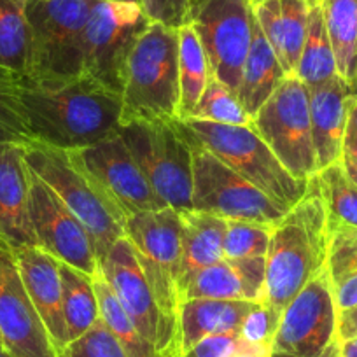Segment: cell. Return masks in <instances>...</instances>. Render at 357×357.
Instances as JSON below:
<instances>
[{"label": "cell", "mask_w": 357, "mask_h": 357, "mask_svg": "<svg viewBox=\"0 0 357 357\" xmlns=\"http://www.w3.org/2000/svg\"><path fill=\"white\" fill-rule=\"evenodd\" d=\"M18 100L32 139L58 149L95 146L121 126V95L82 75L70 81L22 75Z\"/></svg>", "instance_id": "1"}, {"label": "cell", "mask_w": 357, "mask_h": 357, "mask_svg": "<svg viewBox=\"0 0 357 357\" xmlns=\"http://www.w3.org/2000/svg\"><path fill=\"white\" fill-rule=\"evenodd\" d=\"M329 215L315 178L296 205L275 225L266 252L263 303L282 315L293 298L326 268Z\"/></svg>", "instance_id": "2"}, {"label": "cell", "mask_w": 357, "mask_h": 357, "mask_svg": "<svg viewBox=\"0 0 357 357\" xmlns=\"http://www.w3.org/2000/svg\"><path fill=\"white\" fill-rule=\"evenodd\" d=\"M29 167L60 197L82 222L93 242L98 264L126 233V218L72 151L32 140L25 146Z\"/></svg>", "instance_id": "3"}, {"label": "cell", "mask_w": 357, "mask_h": 357, "mask_svg": "<svg viewBox=\"0 0 357 357\" xmlns=\"http://www.w3.org/2000/svg\"><path fill=\"white\" fill-rule=\"evenodd\" d=\"M178 29L149 23L130 51L121 89V125L178 119Z\"/></svg>", "instance_id": "4"}, {"label": "cell", "mask_w": 357, "mask_h": 357, "mask_svg": "<svg viewBox=\"0 0 357 357\" xmlns=\"http://www.w3.org/2000/svg\"><path fill=\"white\" fill-rule=\"evenodd\" d=\"M181 123L198 144L287 211L307 193L308 181L293 177L252 126L219 125L195 118Z\"/></svg>", "instance_id": "5"}, {"label": "cell", "mask_w": 357, "mask_h": 357, "mask_svg": "<svg viewBox=\"0 0 357 357\" xmlns=\"http://www.w3.org/2000/svg\"><path fill=\"white\" fill-rule=\"evenodd\" d=\"M97 0H25L30 30L29 77L70 81L82 75V46Z\"/></svg>", "instance_id": "6"}, {"label": "cell", "mask_w": 357, "mask_h": 357, "mask_svg": "<svg viewBox=\"0 0 357 357\" xmlns=\"http://www.w3.org/2000/svg\"><path fill=\"white\" fill-rule=\"evenodd\" d=\"M118 133L167 207L178 214L193 211V147L178 119L130 121Z\"/></svg>", "instance_id": "7"}, {"label": "cell", "mask_w": 357, "mask_h": 357, "mask_svg": "<svg viewBox=\"0 0 357 357\" xmlns=\"http://www.w3.org/2000/svg\"><path fill=\"white\" fill-rule=\"evenodd\" d=\"M178 126L193 147V193L191 207L226 221H250L277 225L287 208L240 177L218 156L191 137L178 119Z\"/></svg>", "instance_id": "8"}, {"label": "cell", "mask_w": 357, "mask_h": 357, "mask_svg": "<svg viewBox=\"0 0 357 357\" xmlns=\"http://www.w3.org/2000/svg\"><path fill=\"white\" fill-rule=\"evenodd\" d=\"M250 126L293 177L310 181L317 174L312 142L310 89L296 75H286L272 97L252 116Z\"/></svg>", "instance_id": "9"}, {"label": "cell", "mask_w": 357, "mask_h": 357, "mask_svg": "<svg viewBox=\"0 0 357 357\" xmlns=\"http://www.w3.org/2000/svg\"><path fill=\"white\" fill-rule=\"evenodd\" d=\"M183 229V218L170 207L135 212L126 218L125 236L132 242L140 268L161 312L177 333Z\"/></svg>", "instance_id": "10"}, {"label": "cell", "mask_w": 357, "mask_h": 357, "mask_svg": "<svg viewBox=\"0 0 357 357\" xmlns=\"http://www.w3.org/2000/svg\"><path fill=\"white\" fill-rule=\"evenodd\" d=\"M149 23L133 0H97L84 30L82 77L121 95L130 51Z\"/></svg>", "instance_id": "11"}, {"label": "cell", "mask_w": 357, "mask_h": 357, "mask_svg": "<svg viewBox=\"0 0 357 357\" xmlns=\"http://www.w3.org/2000/svg\"><path fill=\"white\" fill-rule=\"evenodd\" d=\"M336 321L333 282L324 268L284 308L272 357H328L338 345Z\"/></svg>", "instance_id": "12"}, {"label": "cell", "mask_w": 357, "mask_h": 357, "mask_svg": "<svg viewBox=\"0 0 357 357\" xmlns=\"http://www.w3.org/2000/svg\"><path fill=\"white\" fill-rule=\"evenodd\" d=\"M190 25L204 46L214 77L236 93L252 43V8L245 0H198Z\"/></svg>", "instance_id": "13"}, {"label": "cell", "mask_w": 357, "mask_h": 357, "mask_svg": "<svg viewBox=\"0 0 357 357\" xmlns=\"http://www.w3.org/2000/svg\"><path fill=\"white\" fill-rule=\"evenodd\" d=\"M100 270L116 298L140 335L160 357H178V333L161 312L149 282L140 268L132 242L126 236L112 245L100 263Z\"/></svg>", "instance_id": "14"}, {"label": "cell", "mask_w": 357, "mask_h": 357, "mask_svg": "<svg viewBox=\"0 0 357 357\" xmlns=\"http://www.w3.org/2000/svg\"><path fill=\"white\" fill-rule=\"evenodd\" d=\"M30 222L39 249L91 277L98 272L97 252L82 222L32 168Z\"/></svg>", "instance_id": "15"}, {"label": "cell", "mask_w": 357, "mask_h": 357, "mask_svg": "<svg viewBox=\"0 0 357 357\" xmlns=\"http://www.w3.org/2000/svg\"><path fill=\"white\" fill-rule=\"evenodd\" d=\"M0 342L13 357H58L25 289L15 252L0 240Z\"/></svg>", "instance_id": "16"}, {"label": "cell", "mask_w": 357, "mask_h": 357, "mask_svg": "<svg viewBox=\"0 0 357 357\" xmlns=\"http://www.w3.org/2000/svg\"><path fill=\"white\" fill-rule=\"evenodd\" d=\"M72 153L126 215L167 207L133 160L119 133Z\"/></svg>", "instance_id": "17"}, {"label": "cell", "mask_w": 357, "mask_h": 357, "mask_svg": "<svg viewBox=\"0 0 357 357\" xmlns=\"http://www.w3.org/2000/svg\"><path fill=\"white\" fill-rule=\"evenodd\" d=\"M0 240L11 250L37 247L30 222V167L25 144H0Z\"/></svg>", "instance_id": "18"}, {"label": "cell", "mask_w": 357, "mask_h": 357, "mask_svg": "<svg viewBox=\"0 0 357 357\" xmlns=\"http://www.w3.org/2000/svg\"><path fill=\"white\" fill-rule=\"evenodd\" d=\"M13 252L26 293L60 356L68 343L61 303L60 261L39 247H23Z\"/></svg>", "instance_id": "19"}, {"label": "cell", "mask_w": 357, "mask_h": 357, "mask_svg": "<svg viewBox=\"0 0 357 357\" xmlns=\"http://www.w3.org/2000/svg\"><path fill=\"white\" fill-rule=\"evenodd\" d=\"M310 89V125L317 172L342 161L349 109L357 91L340 75Z\"/></svg>", "instance_id": "20"}, {"label": "cell", "mask_w": 357, "mask_h": 357, "mask_svg": "<svg viewBox=\"0 0 357 357\" xmlns=\"http://www.w3.org/2000/svg\"><path fill=\"white\" fill-rule=\"evenodd\" d=\"M252 11L286 74H294L307 39L310 0H268Z\"/></svg>", "instance_id": "21"}, {"label": "cell", "mask_w": 357, "mask_h": 357, "mask_svg": "<svg viewBox=\"0 0 357 357\" xmlns=\"http://www.w3.org/2000/svg\"><path fill=\"white\" fill-rule=\"evenodd\" d=\"M256 305L257 301L205 300V298L183 300L178 305L177 317L181 354L186 352L205 336L240 333L243 319Z\"/></svg>", "instance_id": "22"}, {"label": "cell", "mask_w": 357, "mask_h": 357, "mask_svg": "<svg viewBox=\"0 0 357 357\" xmlns=\"http://www.w3.org/2000/svg\"><path fill=\"white\" fill-rule=\"evenodd\" d=\"M183 218V256L178 270V296L204 268L225 259L226 219L191 211Z\"/></svg>", "instance_id": "23"}, {"label": "cell", "mask_w": 357, "mask_h": 357, "mask_svg": "<svg viewBox=\"0 0 357 357\" xmlns=\"http://www.w3.org/2000/svg\"><path fill=\"white\" fill-rule=\"evenodd\" d=\"M286 70L280 65L279 58L273 53L272 46L264 37L263 30L254 18V33L249 53L243 61L242 77H240L238 97L247 114L252 118L261 105L272 97L280 82L286 79Z\"/></svg>", "instance_id": "24"}, {"label": "cell", "mask_w": 357, "mask_h": 357, "mask_svg": "<svg viewBox=\"0 0 357 357\" xmlns=\"http://www.w3.org/2000/svg\"><path fill=\"white\" fill-rule=\"evenodd\" d=\"M336 72L357 91V0H321Z\"/></svg>", "instance_id": "25"}, {"label": "cell", "mask_w": 357, "mask_h": 357, "mask_svg": "<svg viewBox=\"0 0 357 357\" xmlns=\"http://www.w3.org/2000/svg\"><path fill=\"white\" fill-rule=\"evenodd\" d=\"M60 280L67 342L70 343L84 335L100 319V310L93 277L60 261Z\"/></svg>", "instance_id": "26"}, {"label": "cell", "mask_w": 357, "mask_h": 357, "mask_svg": "<svg viewBox=\"0 0 357 357\" xmlns=\"http://www.w3.org/2000/svg\"><path fill=\"white\" fill-rule=\"evenodd\" d=\"M211 77H214L212 67L197 32L190 23L181 26L178 29V86H181L178 119L190 118Z\"/></svg>", "instance_id": "27"}, {"label": "cell", "mask_w": 357, "mask_h": 357, "mask_svg": "<svg viewBox=\"0 0 357 357\" xmlns=\"http://www.w3.org/2000/svg\"><path fill=\"white\" fill-rule=\"evenodd\" d=\"M294 75L308 88H315L338 75L335 54L326 30L321 0H310L307 39Z\"/></svg>", "instance_id": "28"}, {"label": "cell", "mask_w": 357, "mask_h": 357, "mask_svg": "<svg viewBox=\"0 0 357 357\" xmlns=\"http://www.w3.org/2000/svg\"><path fill=\"white\" fill-rule=\"evenodd\" d=\"M93 287L97 293L100 319L107 326L109 331L116 336V340L121 343L128 357H160L154 347L140 335L125 308L121 307L100 268L93 275Z\"/></svg>", "instance_id": "29"}, {"label": "cell", "mask_w": 357, "mask_h": 357, "mask_svg": "<svg viewBox=\"0 0 357 357\" xmlns=\"http://www.w3.org/2000/svg\"><path fill=\"white\" fill-rule=\"evenodd\" d=\"M0 67L22 75L30 70V30L25 0H0Z\"/></svg>", "instance_id": "30"}, {"label": "cell", "mask_w": 357, "mask_h": 357, "mask_svg": "<svg viewBox=\"0 0 357 357\" xmlns=\"http://www.w3.org/2000/svg\"><path fill=\"white\" fill-rule=\"evenodd\" d=\"M314 178L324 200L329 221L357 226V186L342 161L321 168Z\"/></svg>", "instance_id": "31"}, {"label": "cell", "mask_w": 357, "mask_h": 357, "mask_svg": "<svg viewBox=\"0 0 357 357\" xmlns=\"http://www.w3.org/2000/svg\"><path fill=\"white\" fill-rule=\"evenodd\" d=\"M205 298V300L249 301L245 282L235 259H221L212 266L204 268L193 277L184 289L183 300Z\"/></svg>", "instance_id": "32"}, {"label": "cell", "mask_w": 357, "mask_h": 357, "mask_svg": "<svg viewBox=\"0 0 357 357\" xmlns=\"http://www.w3.org/2000/svg\"><path fill=\"white\" fill-rule=\"evenodd\" d=\"M190 118L229 126H250L252 118L240 104L235 91L219 79L211 77Z\"/></svg>", "instance_id": "33"}, {"label": "cell", "mask_w": 357, "mask_h": 357, "mask_svg": "<svg viewBox=\"0 0 357 357\" xmlns=\"http://www.w3.org/2000/svg\"><path fill=\"white\" fill-rule=\"evenodd\" d=\"M22 74L0 67V144L32 142L18 100V82Z\"/></svg>", "instance_id": "34"}, {"label": "cell", "mask_w": 357, "mask_h": 357, "mask_svg": "<svg viewBox=\"0 0 357 357\" xmlns=\"http://www.w3.org/2000/svg\"><path fill=\"white\" fill-rule=\"evenodd\" d=\"M275 225L250 221H226L225 259L266 256Z\"/></svg>", "instance_id": "35"}, {"label": "cell", "mask_w": 357, "mask_h": 357, "mask_svg": "<svg viewBox=\"0 0 357 357\" xmlns=\"http://www.w3.org/2000/svg\"><path fill=\"white\" fill-rule=\"evenodd\" d=\"M328 273L333 286L357 273V226L329 221Z\"/></svg>", "instance_id": "36"}, {"label": "cell", "mask_w": 357, "mask_h": 357, "mask_svg": "<svg viewBox=\"0 0 357 357\" xmlns=\"http://www.w3.org/2000/svg\"><path fill=\"white\" fill-rule=\"evenodd\" d=\"M58 357H128V354L98 319L84 335L68 343Z\"/></svg>", "instance_id": "37"}, {"label": "cell", "mask_w": 357, "mask_h": 357, "mask_svg": "<svg viewBox=\"0 0 357 357\" xmlns=\"http://www.w3.org/2000/svg\"><path fill=\"white\" fill-rule=\"evenodd\" d=\"M280 314L264 305L263 301L257 303L252 310L243 319L240 336L247 343H263V345H272L273 338L279 329Z\"/></svg>", "instance_id": "38"}, {"label": "cell", "mask_w": 357, "mask_h": 357, "mask_svg": "<svg viewBox=\"0 0 357 357\" xmlns=\"http://www.w3.org/2000/svg\"><path fill=\"white\" fill-rule=\"evenodd\" d=\"M151 23L181 29L191 18L190 0H133Z\"/></svg>", "instance_id": "39"}, {"label": "cell", "mask_w": 357, "mask_h": 357, "mask_svg": "<svg viewBox=\"0 0 357 357\" xmlns=\"http://www.w3.org/2000/svg\"><path fill=\"white\" fill-rule=\"evenodd\" d=\"M240 333H225V335H211L195 343L191 349L181 354V357H229L242 345Z\"/></svg>", "instance_id": "40"}, {"label": "cell", "mask_w": 357, "mask_h": 357, "mask_svg": "<svg viewBox=\"0 0 357 357\" xmlns=\"http://www.w3.org/2000/svg\"><path fill=\"white\" fill-rule=\"evenodd\" d=\"M333 293H335V303L336 310H349V308L357 305V273L347 277V279L340 280L338 284L333 286Z\"/></svg>", "instance_id": "41"}, {"label": "cell", "mask_w": 357, "mask_h": 357, "mask_svg": "<svg viewBox=\"0 0 357 357\" xmlns=\"http://www.w3.org/2000/svg\"><path fill=\"white\" fill-rule=\"evenodd\" d=\"M336 338L342 340L357 338V305L349 310L338 312V321H336Z\"/></svg>", "instance_id": "42"}, {"label": "cell", "mask_w": 357, "mask_h": 357, "mask_svg": "<svg viewBox=\"0 0 357 357\" xmlns=\"http://www.w3.org/2000/svg\"><path fill=\"white\" fill-rule=\"evenodd\" d=\"M357 153V97L354 98L352 105L349 109V118H347L345 139H343V154Z\"/></svg>", "instance_id": "43"}, {"label": "cell", "mask_w": 357, "mask_h": 357, "mask_svg": "<svg viewBox=\"0 0 357 357\" xmlns=\"http://www.w3.org/2000/svg\"><path fill=\"white\" fill-rule=\"evenodd\" d=\"M229 357H272V345L242 342L238 350Z\"/></svg>", "instance_id": "44"}, {"label": "cell", "mask_w": 357, "mask_h": 357, "mask_svg": "<svg viewBox=\"0 0 357 357\" xmlns=\"http://www.w3.org/2000/svg\"><path fill=\"white\" fill-rule=\"evenodd\" d=\"M338 356L357 357V338L342 340V342H338Z\"/></svg>", "instance_id": "45"}, {"label": "cell", "mask_w": 357, "mask_h": 357, "mask_svg": "<svg viewBox=\"0 0 357 357\" xmlns=\"http://www.w3.org/2000/svg\"><path fill=\"white\" fill-rule=\"evenodd\" d=\"M342 163H343V167H345L349 177L352 178L354 184L357 186V153L356 154H343Z\"/></svg>", "instance_id": "46"}, {"label": "cell", "mask_w": 357, "mask_h": 357, "mask_svg": "<svg viewBox=\"0 0 357 357\" xmlns=\"http://www.w3.org/2000/svg\"><path fill=\"white\" fill-rule=\"evenodd\" d=\"M247 4L250 6V8H257V6H261V4H264V2H268V0H245Z\"/></svg>", "instance_id": "47"}, {"label": "cell", "mask_w": 357, "mask_h": 357, "mask_svg": "<svg viewBox=\"0 0 357 357\" xmlns=\"http://www.w3.org/2000/svg\"><path fill=\"white\" fill-rule=\"evenodd\" d=\"M0 357H13L11 354H9L8 350H6V347L2 345V342H0Z\"/></svg>", "instance_id": "48"}, {"label": "cell", "mask_w": 357, "mask_h": 357, "mask_svg": "<svg viewBox=\"0 0 357 357\" xmlns=\"http://www.w3.org/2000/svg\"><path fill=\"white\" fill-rule=\"evenodd\" d=\"M328 357H340L338 356V345H336V349L335 350H333V352L331 354H329V356Z\"/></svg>", "instance_id": "49"}, {"label": "cell", "mask_w": 357, "mask_h": 357, "mask_svg": "<svg viewBox=\"0 0 357 357\" xmlns=\"http://www.w3.org/2000/svg\"><path fill=\"white\" fill-rule=\"evenodd\" d=\"M198 4V0H190V6H191V11H193V8L195 6Z\"/></svg>", "instance_id": "50"}]
</instances>
